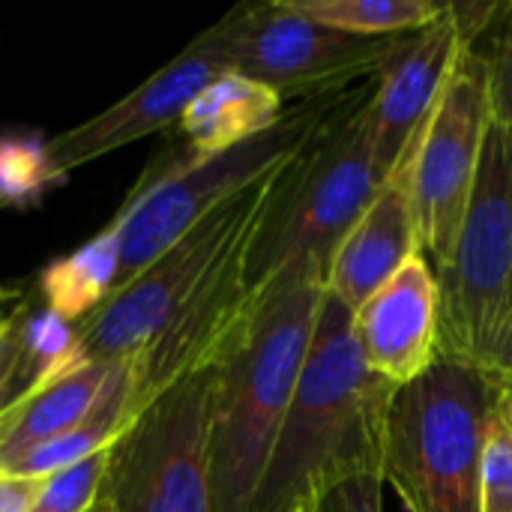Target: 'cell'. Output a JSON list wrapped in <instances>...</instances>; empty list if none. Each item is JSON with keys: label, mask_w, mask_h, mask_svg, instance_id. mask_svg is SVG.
Instances as JSON below:
<instances>
[{"label": "cell", "mask_w": 512, "mask_h": 512, "mask_svg": "<svg viewBox=\"0 0 512 512\" xmlns=\"http://www.w3.org/2000/svg\"><path fill=\"white\" fill-rule=\"evenodd\" d=\"M396 393L363 363L351 312L327 294L249 512H303L345 480L384 474Z\"/></svg>", "instance_id": "obj_1"}, {"label": "cell", "mask_w": 512, "mask_h": 512, "mask_svg": "<svg viewBox=\"0 0 512 512\" xmlns=\"http://www.w3.org/2000/svg\"><path fill=\"white\" fill-rule=\"evenodd\" d=\"M372 81L333 93L312 138L276 174L246 252V288L255 300L285 279L327 288L336 249L384 186L369 138Z\"/></svg>", "instance_id": "obj_2"}, {"label": "cell", "mask_w": 512, "mask_h": 512, "mask_svg": "<svg viewBox=\"0 0 512 512\" xmlns=\"http://www.w3.org/2000/svg\"><path fill=\"white\" fill-rule=\"evenodd\" d=\"M327 300L315 282L270 285L216 363L210 411L213 512H249Z\"/></svg>", "instance_id": "obj_3"}, {"label": "cell", "mask_w": 512, "mask_h": 512, "mask_svg": "<svg viewBox=\"0 0 512 512\" xmlns=\"http://www.w3.org/2000/svg\"><path fill=\"white\" fill-rule=\"evenodd\" d=\"M498 384L486 369L438 360L399 387L384 453V483L408 512H483L480 459Z\"/></svg>", "instance_id": "obj_4"}, {"label": "cell", "mask_w": 512, "mask_h": 512, "mask_svg": "<svg viewBox=\"0 0 512 512\" xmlns=\"http://www.w3.org/2000/svg\"><path fill=\"white\" fill-rule=\"evenodd\" d=\"M330 96L333 93L303 99L297 108L285 111L273 129L219 156L180 165H168L162 159L150 162L147 174L135 183L120 213L108 222L120 243L114 294L123 291L180 237H186L198 222H204L216 207H222L228 198L273 168L285 165L318 129Z\"/></svg>", "instance_id": "obj_5"}, {"label": "cell", "mask_w": 512, "mask_h": 512, "mask_svg": "<svg viewBox=\"0 0 512 512\" xmlns=\"http://www.w3.org/2000/svg\"><path fill=\"white\" fill-rule=\"evenodd\" d=\"M441 291V357L492 372L512 318V129L489 126Z\"/></svg>", "instance_id": "obj_6"}, {"label": "cell", "mask_w": 512, "mask_h": 512, "mask_svg": "<svg viewBox=\"0 0 512 512\" xmlns=\"http://www.w3.org/2000/svg\"><path fill=\"white\" fill-rule=\"evenodd\" d=\"M279 171L282 165L216 207L147 270H141L123 291L81 321L78 333L84 357L123 363L144 354L213 276V270L255 234Z\"/></svg>", "instance_id": "obj_7"}, {"label": "cell", "mask_w": 512, "mask_h": 512, "mask_svg": "<svg viewBox=\"0 0 512 512\" xmlns=\"http://www.w3.org/2000/svg\"><path fill=\"white\" fill-rule=\"evenodd\" d=\"M216 366L153 399L108 447L99 501L108 512H213L210 411Z\"/></svg>", "instance_id": "obj_8"}, {"label": "cell", "mask_w": 512, "mask_h": 512, "mask_svg": "<svg viewBox=\"0 0 512 512\" xmlns=\"http://www.w3.org/2000/svg\"><path fill=\"white\" fill-rule=\"evenodd\" d=\"M231 72L276 90L324 96L375 78L399 36L366 39L315 24L288 0L243 3L219 18Z\"/></svg>", "instance_id": "obj_9"}, {"label": "cell", "mask_w": 512, "mask_h": 512, "mask_svg": "<svg viewBox=\"0 0 512 512\" xmlns=\"http://www.w3.org/2000/svg\"><path fill=\"white\" fill-rule=\"evenodd\" d=\"M489 126L492 105L486 60L477 48H465L441 102L402 153L411 168L423 255L435 270H441L453 255Z\"/></svg>", "instance_id": "obj_10"}, {"label": "cell", "mask_w": 512, "mask_h": 512, "mask_svg": "<svg viewBox=\"0 0 512 512\" xmlns=\"http://www.w3.org/2000/svg\"><path fill=\"white\" fill-rule=\"evenodd\" d=\"M225 72H231V66L225 54V36L216 21L132 93H126L96 117L54 138H45L42 150L51 183L111 150L177 126L198 93Z\"/></svg>", "instance_id": "obj_11"}, {"label": "cell", "mask_w": 512, "mask_h": 512, "mask_svg": "<svg viewBox=\"0 0 512 512\" xmlns=\"http://www.w3.org/2000/svg\"><path fill=\"white\" fill-rule=\"evenodd\" d=\"M462 51L465 45L447 3L432 24L396 39L393 54L372 81L369 99V138L384 177H390L408 144L432 117Z\"/></svg>", "instance_id": "obj_12"}, {"label": "cell", "mask_w": 512, "mask_h": 512, "mask_svg": "<svg viewBox=\"0 0 512 512\" xmlns=\"http://www.w3.org/2000/svg\"><path fill=\"white\" fill-rule=\"evenodd\" d=\"M351 330L378 378L396 387L423 378L441 360V291L432 261L411 258L351 312Z\"/></svg>", "instance_id": "obj_13"}, {"label": "cell", "mask_w": 512, "mask_h": 512, "mask_svg": "<svg viewBox=\"0 0 512 512\" xmlns=\"http://www.w3.org/2000/svg\"><path fill=\"white\" fill-rule=\"evenodd\" d=\"M417 255H423V243L411 195V168L402 156L336 249L327 294L354 312Z\"/></svg>", "instance_id": "obj_14"}, {"label": "cell", "mask_w": 512, "mask_h": 512, "mask_svg": "<svg viewBox=\"0 0 512 512\" xmlns=\"http://www.w3.org/2000/svg\"><path fill=\"white\" fill-rule=\"evenodd\" d=\"M123 363L81 357L33 384L0 414V471L15 474L36 450L75 432L120 378Z\"/></svg>", "instance_id": "obj_15"}, {"label": "cell", "mask_w": 512, "mask_h": 512, "mask_svg": "<svg viewBox=\"0 0 512 512\" xmlns=\"http://www.w3.org/2000/svg\"><path fill=\"white\" fill-rule=\"evenodd\" d=\"M285 117V99L237 72L219 75L210 87L198 93V99L186 108L180 123V147L162 150V162L180 165L195 159L219 156L237 144H246L267 129H273Z\"/></svg>", "instance_id": "obj_16"}, {"label": "cell", "mask_w": 512, "mask_h": 512, "mask_svg": "<svg viewBox=\"0 0 512 512\" xmlns=\"http://www.w3.org/2000/svg\"><path fill=\"white\" fill-rule=\"evenodd\" d=\"M120 267L117 231L105 225L96 237L78 246L72 255L48 264L39 276L42 306L63 315L72 324L87 321L111 294Z\"/></svg>", "instance_id": "obj_17"}, {"label": "cell", "mask_w": 512, "mask_h": 512, "mask_svg": "<svg viewBox=\"0 0 512 512\" xmlns=\"http://www.w3.org/2000/svg\"><path fill=\"white\" fill-rule=\"evenodd\" d=\"M288 3L321 27L351 36H366V39L417 33L444 12V3L435 0H288Z\"/></svg>", "instance_id": "obj_18"}, {"label": "cell", "mask_w": 512, "mask_h": 512, "mask_svg": "<svg viewBox=\"0 0 512 512\" xmlns=\"http://www.w3.org/2000/svg\"><path fill=\"white\" fill-rule=\"evenodd\" d=\"M18 336H21V354L30 375V387L69 369L84 357L78 324L51 312L48 306L39 309L27 306L18 321Z\"/></svg>", "instance_id": "obj_19"}, {"label": "cell", "mask_w": 512, "mask_h": 512, "mask_svg": "<svg viewBox=\"0 0 512 512\" xmlns=\"http://www.w3.org/2000/svg\"><path fill=\"white\" fill-rule=\"evenodd\" d=\"M105 465H108V450L87 456L54 474L36 477L30 512H90L99 501Z\"/></svg>", "instance_id": "obj_20"}, {"label": "cell", "mask_w": 512, "mask_h": 512, "mask_svg": "<svg viewBox=\"0 0 512 512\" xmlns=\"http://www.w3.org/2000/svg\"><path fill=\"white\" fill-rule=\"evenodd\" d=\"M480 501L483 512H512V426L501 408V390L483 441Z\"/></svg>", "instance_id": "obj_21"}, {"label": "cell", "mask_w": 512, "mask_h": 512, "mask_svg": "<svg viewBox=\"0 0 512 512\" xmlns=\"http://www.w3.org/2000/svg\"><path fill=\"white\" fill-rule=\"evenodd\" d=\"M477 51L486 60L492 120L512 129V3H504L501 18L489 30V51Z\"/></svg>", "instance_id": "obj_22"}, {"label": "cell", "mask_w": 512, "mask_h": 512, "mask_svg": "<svg viewBox=\"0 0 512 512\" xmlns=\"http://www.w3.org/2000/svg\"><path fill=\"white\" fill-rule=\"evenodd\" d=\"M384 486V474L345 480L315 501V512H384Z\"/></svg>", "instance_id": "obj_23"}, {"label": "cell", "mask_w": 512, "mask_h": 512, "mask_svg": "<svg viewBox=\"0 0 512 512\" xmlns=\"http://www.w3.org/2000/svg\"><path fill=\"white\" fill-rule=\"evenodd\" d=\"M30 390V375L24 366V354H21V336L18 327L9 333V339L0 345V414L24 393Z\"/></svg>", "instance_id": "obj_24"}, {"label": "cell", "mask_w": 512, "mask_h": 512, "mask_svg": "<svg viewBox=\"0 0 512 512\" xmlns=\"http://www.w3.org/2000/svg\"><path fill=\"white\" fill-rule=\"evenodd\" d=\"M36 477L0 471V512H30Z\"/></svg>", "instance_id": "obj_25"}, {"label": "cell", "mask_w": 512, "mask_h": 512, "mask_svg": "<svg viewBox=\"0 0 512 512\" xmlns=\"http://www.w3.org/2000/svg\"><path fill=\"white\" fill-rule=\"evenodd\" d=\"M18 300V294H12V291H0V345L9 339V333L18 327V321H21V315H24V309H27V303H15Z\"/></svg>", "instance_id": "obj_26"}, {"label": "cell", "mask_w": 512, "mask_h": 512, "mask_svg": "<svg viewBox=\"0 0 512 512\" xmlns=\"http://www.w3.org/2000/svg\"><path fill=\"white\" fill-rule=\"evenodd\" d=\"M489 375H492L501 387H512V351L510 354H504V357L495 363V369H492Z\"/></svg>", "instance_id": "obj_27"}, {"label": "cell", "mask_w": 512, "mask_h": 512, "mask_svg": "<svg viewBox=\"0 0 512 512\" xmlns=\"http://www.w3.org/2000/svg\"><path fill=\"white\" fill-rule=\"evenodd\" d=\"M501 390V387H498ZM501 408H504V414H507V420H510V426H512V402L504 396V390H501Z\"/></svg>", "instance_id": "obj_28"}, {"label": "cell", "mask_w": 512, "mask_h": 512, "mask_svg": "<svg viewBox=\"0 0 512 512\" xmlns=\"http://www.w3.org/2000/svg\"><path fill=\"white\" fill-rule=\"evenodd\" d=\"M512 351V318H510V330H507V345H504V354H510ZM504 354H501V357H504Z\"/></svg>", "instance_id": "obj_29"}, {"label": "cell", "mask_w": 512, "mask_h": 512, "mask_svg": "<svg viewBox=\"0 0 512 512\" xmlns=\"http://www.w3.org/2000/svg\"><path fill=\"white\" fill-rule=\"evenodd\" d=\"M90 512H108V510H105V504H102V501H96V507H93Z\"/></svg>", "instance_id": "obj_30"}, {"label": "cell", "mask_w": 512, "mask_h": 512, "mask_svg": "<svg viewBox=\"0 0 512 512\" xmlns=\"http://www.w3.org/2000/svg\"><path fill=\"white\" fill-rule=\"evenodd\" d=\"M498 387H501V384H498ZM501 390H504V396L512 402V387H501Z\"/></svg>", "instance_id": "obj_31"}, {"label": "cell", "mask_w": 512, "mask_h": 512, "mask_svg": "<svg viewBox=\"0 0 512 512\" xmlns=\"http://www.w3.org/2000/svg\"><path fill=\"white\" fill-rule=\"evenodd\" d=\"M303 512H315V507H309V510H303Z\"/></svg>", "instance_id": "obj_32"}]
</instances>
